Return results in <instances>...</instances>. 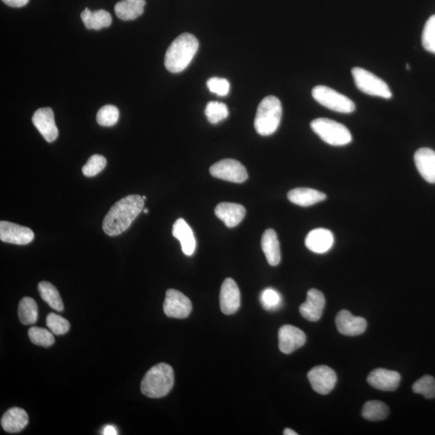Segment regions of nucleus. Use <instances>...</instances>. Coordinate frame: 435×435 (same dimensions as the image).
Returning a JSON list of instances; mask_svg holds the SVG:
<instances>
[{
	"instance_id": "obj_27",
	"label": "nucleus",
	"mask_w": 435,
	"mask_h": 435,
	"mask_svg": "<svg viewBox=\"0 0 435 435\" xmlns=\"http://www.w3.org/2000/svg\"><path fill=\"white\" fill-rule=\"evenodd\" d=\"M38 291L41 298L48 303L51 308L57 311H62L64 305L56 287L48 281H41L38 284Z\"/></svg>"
},
{
	"instance_id": "obj_34",
	"label": "nucleus",
	"mask_w": 435,
	"mask_h": 435,
	"mask_svg": "<svg viewBox=\"0 0 435 435\" xmlns=\"http://www.w3.org/2000/svg\"><path fill=\"white\" fill-rule=\"evenodd\" d=\"M46 325H47L49 330L56 336L66 334L69 331V327H71L69 322L66 318L54 313H50L46 318Z\"/></svg>"
},
{
	"instance_id": "obj_21",
	"label": "nucleus",
	"mask_w": 435,
	"mask_h": 435,
	"mask_svg": "<svg viewBox=\"0 0 435 435\" xmlns=\"http://www.w3.org/2000/svg\"><path fill=\"white\" fill-rule=\"evenodd\" d=\"M173 235L178 239L185 255L191 257L196 248V239L191 226L183 219H178L173 226Z\"/></svg>"
},
{
	"instance_id": "obj_22",
	"label": "nucleus",
	"mask_w": 435,
	"mask_h": 435,
	"mask_svg": "<svg viewBox=\"0 0 435 435\" xmlns=\"http://www.w3.org/2000/svg\"><path fill=\"white\" fill-rule=\"evenodd\" d=\"M29 423V416L25 410L13 407L6 411L1 419V425L4 430L8 433H17L21 432Z\"/></svg>"
},
{
	"instance_id": "obj_32",
	"label": "nucleus",
	"mask_w": 435,
	"mask_h": 435,
	"mask_svg": "<svg viewBox=\"0 0 435 435\" xmlns=\"http://www.w3.org/2000/svg\"><path fill=\"white\" fill-rule=\"evenodd\" d=\"M412 390L427 399H434L435 398V378L430 375H425L414 384Z\"/></svg>"
},
{
	"instance_id": "obj_14",
	"label": "nucleus",
	"mask_w": 435,
	"mask_h": 435,
	"mask_svg": "<svg viewBox=\"0 0 435 435\" xmlns=\"http://www.w3.org/2000/svg\"><path fill=\"white\" fill-rule=\"evenodd\" d=\"M279 349L282 353L291 354L305 344L307 336L299 328L285 325L279 332Z\"/></svg>"
},
{
	"instance_id": "obj_17",
	"label": "nucleus",
	"mask_w": 435,
	"mask_h": 435,
	"mask_svg": "<svg viewBox=\"0 0 435 435\" xmlns=\"http://www.w3.org/2000/svg\"><path fill=\"white\" fill-rule=\"evenodd\" d=\"M370 386L381 391H395L399 386L401 375L385 368H377L368 375Z\"/></svg>"
},
{
	"instance_id": "obj_2",
	"label": "nucleus",
	"mask_w": 435,
	"mask_h": 435,
	"mask_svg": "<svg viewBox=\"0 0 435 435\" xmlns=\"http://www.w3.org/2000/svg\"><path fill=\"white\" fill-rule=\"evenodd\" d=\"M199 43L192 34H180L169 45L165 57V68L178 73L186 69L198 52Z\"/></svg>"
},
{
	"instance_id": "obj_7",
	"label": "nucleus",
	"mask_w": 435,
	"mask_h": 435,
	"mask_svg": "<svg viewBox=\"0 0 435 435\" xmlns=\"http://www.w3.org/2000/svg\"><path fill=\"white\" fill-rule=\"evenodd\" d=\"M312 96L319 104L336 113L349 114L355 110L353 100L326 86L314 87Z\"/></svg>"
},
{
	"instance_id": "obj_11",
	"label": "nucleus",
	"mask_w": 435,
	"mask_h": 435,
	"mask_svg": "<svg viewBox=\"0 0 435 435\" xmlns=\"http://www.w3.org/2000/svg\"><path fill=\"white\" fill-rule=\"evenodd\" d=\"M34 237V231L26 226L7 221L0 222V239L3 242L26 245L30 244Z\"/></svg>"
},
{
	"instance_id": "obj_15",
	"label": "nucleus",
	"mask_w": 435,
	"mask_h": 435,
	"mask_svg": "<svg viewBox=\"0 0 435 435\" xmlns=\"http://www.w3.org/2000/svg\"><path fill=\"white\" fill-rule=\"evenodd\" d=\"M326 300L321 291L311 289L308 291L307 301L300 305L301 316L309 322H317L321 318Z\"/></svg>"
},
{
	"instance_id": "obj_26",
	"label": "nucleus",
	"mask_w": 435,
	"mask_h": 435,
	"mask_svg": "<svg viewBox=\"0 0 435 435\" xmlns=\"http://www.w3.org/2000/svg\"><path fill=\"white\" fill-rule=\"evenodd\" d=\"M81 19L87 30H100L109 27L113 23V18L109 12L104 10L91 12L88 8L81 13Z\"/></svg>"
},
{
	"instance_id": "obj_37",
	"label": "nucleus",
	"mask_w": 435,
	"mask_h": 435,
	"mask_svg": "<svg viewBox=\"0 0 435 435\" xmlns=\"http://www.w3.org/2000/svg\"><path fill=\"white\" fill-rule=\"evenodd\" d=\"M261 302L267 311H276L281 305L282 298L276 290L268 288L261 293Z\"/></svg>"
},
{
	"instance_id": "obj_1",
	"label": "nucleus",
	"mask_w": 435,
	"mask_h": 435,
	"mask_svg": "<svg viewBox=\"0 0 435 435\" xmlns=\"http://www.w3.org/2000/svg\"><path fill=\"white\" fill-rule=\"evenodd\" d=\"M145 206V200L137 194L120 199L110 208L103 222V230L109 237H117L126 231Z\"/></svg>"
},
{
	"instance_id": "obj_13",
	"label": "nucleus",
	"mask_w": 435,
	"mask_h": 435,
	"mask_svg": "<svg viewBox=\"0 0 435 435\" xmlns=\"http://www.w3.org/2000/svg\"><path fill=\"white\" fill-rule=\"evenodd\" d=\"M220 303L221 311L226 316L237 312L240 307V292L233 279H226L222 284Z\"/></svg>"
},
{
	"instance_id": "obj_28",
	"label": "nucleus",
	"mask_w": 435,
	"mask_h": 435,
	"mask_svg": "<svg viewBox=\"0 0 435 435\" xmlns=\"http://www.w3.org/2000/svg\"><path fill=\"white\" fill-rule=\"evenodd\" d=\"M18 314L21 322L25 325L34 324L38 320V307L34 299L30 297L23 298L18 307Z\"/></svg>"
},
{
	"instance_id": "obj_4",
	"label": "nucleus",
	"mask_w": 435,
	"mask_h": 435,
	"mask_svg": "<svg viewBox=\"0 0 435 435\" xmlns=\"http://www.w3.org/2000/svg\"><path fill=\"white\" fill-rule=\"evenodd\" d=\"M282 117L281 101L275 96H268L258 106L255 122L256 131L261 136L274 134L279 128Z\"/></svg>"
},
{
	"instance_id": "obj_36",
	"label": "nucleus",
	"mask_w": 435,
	"mask_h": 435,
	"mask_svg": "<svg viewBox=\"0 0 435 435\" xmlns=\"http://www.w3.org/2000/svg\"><path fill=\"white\" fill-rule=\"evenodd\" d=\"M422 43L423 48L430 53L435 54V15L430 16L425 23Z\"/></svg>"
},
{
	"instance_id": "obj_39",
	"label": "nucleus",
	"mask_w": 435,
	"mask_h": 435,
	"mask_svg": "<svg viewBox=\"0 0 435 435\" xmlns=\"http://www.w3.org/2000/svg\"><path fill=\"white\" fill-rule=\"evenodd\" d=\"M2 1L12 8H22L25 6L30 0H2Z\"/></svg>"
},
{
	"instance_id": "obj_18",
	"label": "nucleus",
	"mask_w": 435,
	"mask_h": 435,
	"mask_svg": "<svg viewBox=\"0 0 435 435\" xmlns=\"http://www.w3.org/2000/svg\"><path fill=\"white\" fill-rule=\"evenodd\" d=\"M215 214L229 228L239 225L246 215V210L237 203L221 202L215 207Z\"/></svg>"
},
{
	"instance_id": "obj_43",
	"label": "nucleus",
	"mask_w": 435,
	"mask_h": 435,
	"mask_svg": "<svg viewBox=\"0 0 435 435\" xmlns=\"http://www.w3.org/2000/svg\"><path fill=\"white\" fill-rule=\"evenodd\" d=\"M142 198H143V200H145V199H146L145 196H143Z\"/></svg>"
},
{
	"instance_id": "obj_31",
	"label": "nucleus",
	"mask_w": 435,
	"mask_h": 435,
	"mask_svg": "<svg viewBox=\"0 0 435 435\" xmlns=\"http://www.w3.org/2000/svg\"><path fill=\"white\" fill-rule=\"evenodd\" d=\"M29 337L32 344L45 346V348L52 346L55 342L52 331L38 327L30 328Z\"/></svg>"
},
{
	"instance_id": "obj_12",
	"label": "nucleus",
	"mask_w": 435,
	"mask_h": 435,
	"mask_svg": "<svg viewBox=\"0 0 435 435\" xmlns=\"http://www.w3.org/2000/svg\"><path fill=\"white\" fill-rule=\"evenodd\" d=\"M32 123L47 142L57 140L58 129L55 123L54 113L50 108H43L36 110L32 117Z\"/></svg>"
},
{
	"instance_id": "obj_9",
	"label": "nucleus",
	"mask_w": 435,
	"mask_h": 435,
	"mask_svg": "<svg viewBox=\"0 0 435 435\" xmlns=\"http://www.w3.org/2000/svg\"><path fill=\"white\" fill-rule=\"evenodd\" d=\"M164 312L169 318H186L192 311V303L178 290H167L163 305Z\"/></svg>"
},
{
	"instance_id": "obj_29",
	"label": "nucleus",
	"mask_w": 435,
	"mask_h": 435,
	"mask_svg": "<svg viewBox=\"0 0 435 435\" xmlns=\"http://www.w3.org/2000/svg\"><path fill=\"white\" fill-rule=\"evenodd\" d=\"M390 413V410L386 404L379 401H369L364 404L362 410V415L365 419L378 422L386 419Z\"/></svg>"
},
{
	"instance_id": "obj_5",
	"label": "nucleus",
	"mask_w": 435,
	"mask_h": 435,
	"mask_svg": "<svg viewBox=\"0 0 435 435\" xmlns=\"http://www.w3.org/2000/svg\"><path fill=\"white\" fill-rule=\"evenodd\" d=\"M311 127L324 142L332 146H344L353 141L348 128L335 120L318 118L313 120Z\"/></svg>"
},
{
	"instance_id": "obj_33",
	"label": "nucleus",
	"mask_w": 435,
	"mask_h": 435,
	"mask_svg": "<svg viewBox=\"0 0 435 435\" xmlns=\"http://www.w3.org/2000/svg\"><path fill=\"white\" fill-rule=\"evenodd\" d=\"M119 112L117 106L113 105H106L100 108L97 113V122L101 126L110 127L118 122Z\"/></svg>"
},
{
	"instance_id": "obj_35",
	"label": "nucleus",
	"mask_w": 435,
	"mask_h": 435,
	"mask_svg": "<svg viewBox=\"0 0 435 435\" xmlns=\"http://www.w3.org/2000/svg\"><path fill=\"white\" fill-rule=\"evenodd\" d=\"M106 165V160L104 156L95 154L91 156L86 164L82 167V174L86 177L91 178L99 174Z\"/></svg>"
},
{
	"instance_id": "obj_3",
	"label": "nucleus",
	"mask_w": 435,
	"mask_h": 435,
	"mask_svg": "<svg viewBox=\"0 0 435 435\" xmlns=\"http://www.w3.org/2000/svg\"><path fill=\"white\" fill-rule=\"evenodd\" d=\"M174 383L173 368L167 364L161 363L146 373L141 381V392L148 397H163L172 390Z\"/></svg>"
},
{
	"instance_id": "obj_38",
	"label": "nucleus",
	"mask_w": 435,
	"mask_h": 435,
	"mask_svg": "<svg viewBox=\"0 0 435 435\" xmlns=\"http://www.w3.org/2000/svg\"><path fill=\"white\" fill-rule=\"evenodd\" d=\"M207 86L212 93L219 96L228 95L230 91V82L223 78H211L207 81Z\"/></svg>"
},
{
	"instance_id": "obj_42",
	"label": "nucleus",
	"mask_w": 435,
	"mask_h": 435,
	"mask_svg": "<svg viewBox=\"0 0 435 435\" xmlns=\"http://www.w3.org/2000/svg\"><path fill=\"white\" fill-rule=\"evenodd\" d=\"M143 213H145V214H148V213H149V209H147L146 208V209L143 210Z\"/></svg>"
},
{
	"instance_id": "obj_23",
	"label": "nucleus",
	"mask_w": 435,
	"mask_h": 435,
	"mask_svg": "<svg viewBox=\"0 0 435 435\" xmlns=\"http://www.w3.org/2000/svg\"><path fill=\"white\" fill-rule=\"evenodd\" d=\"M289 200L301 207H309L322 202L327 198L325 193L311 188H296L288 193Z\"/></svg>"
},
{
	"instance_id": "obj_10",
	"label": "nucleus",
	"mask_w": 435,
	"mask_h": 435,
	"mask_svg": "<svg viewBox=\"0 0 435 435\" xmlns=\"http://www.w3.org/2000/svg\"><path fill=\"white\" fill-rule=\"evenodd\" d=\"M309 383L314 391L327 395L335 388L337 376L334 370L325 365L313 368L307 374Z\"/></svg>"
},
{
	"instance_id": "obj_25",
	"label": "nucleus",
	"mask_w": 435,
	"mask_h": 435,
	"mask_svg": "<svg viewBox=\"0 0 435 435\" xmlns=\"http://www.w3.org/2000/svg\"><path fill=\"white\" fill-rule=\"evenodd\" d=\"M145 0H122L115 6V12L123 21H133L145 11Z\"/></svg>"
},
{
	"instance_id": "obj_30",
	"label": "nucleus",
	"mask_w": 435,
	"mask_h": 435,
	"mask_svg": "<svg viewBox=\"0 0 435 435\" xmlns=\"http://www.w3.org/2000/svg\"><path fill=\"white\" fill-rule=\"evenodd\" d=\"M205 115L208 121L212 124H216L228 117L229 110L225 104L213 101L207 104Z\"/></svg>"
},
{
	"instance_id": "obj_41",
	"label": "nucleus",
	"mask_w": 435,
	"mask_h": 435,
	"mask_svg": "<svg viewBox=\"0 0 435 435\" xmlns=\"http://www.w3.org/2000/svg\"><path fill=\"white\" fill-rule=\"evenodd\" d=\"M283 434L285 435H298L297 432H295L294 430H291L290 428H286L284 430Z\"/></svg>"
},
{
	"instance_id": "obj_19",
	"label": "nucleus",
	"mask_w": 435,
	"mask_h": 435,
	"mask_svg": "<svg viewBox=\"0 0 435 435\" xmlns=\"http://www.w3.org/2000/svg\"><path fill=\"white\" fill-rule=\"evenodd\" d=\"M334 235L331 231L325 228L312 230L305 238V246L311 252L322 254L331 248L334 244Z\"/></svg>"
},
{
	"instance_id": "obj_24",
	"label": "nucleus",
	"mask_w": 435,
	"mask_h": 435,
	"mask_svg": "<svg viewBox=\"0 0 435 435\" xmlns=\"http://www.w3.org/2000/svg\"><path fill=\"white\" fill-rule=\"evenodd\" d=\"M261 248L270 266L279 265L281 258L280 243L274 230L267 229L263 234Z\"/></svg>"
},
{
	"instance_id": "obj_16",
	"label": "nucleus",
	"mask_w": 435,
	"mask_h": 435,
	"mask_svg": "<svg viewBox=\"0 0 435 435\" xmlns=\"http://www.w3.org/2000/svg\"><path fill=\"white\" fill-rule=\"evenodd\" d=\"M336 323L338 331L348 336L362 335L367 328V321L364 318L355 317L346 309L338 313Z\"/></svg>"
},
{
	"instance_id": "obj_40",
	"label": "nucleus",
	"mask_w": 435,
	"mask_h": 435,
	"mask_svg": "<svg viewBox=\"0 0 435 435\" xmlns=\"http://www.w3.org/2000/svg\"><path fill=\"white\" fill-rule=\"evenodd\" d=\"M117 434V430H115V428L113 427V425H108V427H106L104 430L103 433V434L104 435H115Z\"/></svg>"
},
{
	"instance_id": "obj_8",
	"label": "nucleus",
	"mask_w": 435,
	"mask_h": 435,
	"mask_svg": "<svg viewBox=\"0 0 435 435\" xmlns=\"http://www.w3.org/2000/svg\"><path fill=\"white\" fill-rule=\"evenodd\" d=\"M210 173L216 178L234 183H242L248 178L246 168L234 159L221 160L211 166Z\"/></svg>"
},
{
	"instance_id": "obj_6",
	"label": "nucleus",
	"mask_w": 435,
	"mask_h": 435,
	"mask_svg": "<svg viewBox=\"0 0 435 435\" xmlns=\"http://www.w3.org/2000/svg\"><path fill=\"white\" fill-rule=\"evenodd\" d=\"M351 73L355 86L364 94L386 99L392 98V94L390 86L374 73L360 67L353 68Z\"/></svg>"
},
{
	"instance_id": "obj_20",
	"label": "nucleus",
	"mask_w": 435,
	"mask_h": 435,
	"mask_svg": "<svg viewBox=\"0 0 435 435\" xmlns=\"http://www.w3.org/2000/svg\"><path fill=\"white\" fill-rule=\"evenodd\" d=\"M414 162L423 179L435 184V152L429 148H422L415 152Z\"/></svg>"
}]
</instances>
